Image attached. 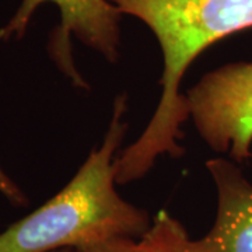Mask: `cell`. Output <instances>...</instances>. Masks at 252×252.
<instances>
[{
  "label": "cell",
  "mask_w": 252,
  "mask_h": 252,
  "mask_svg": "<svg viewBox=\"0 0 252 252\" xmlns=\"http://www.w3.org/2000/svg\"><path fill=\"white\" fill-rule=\"evenodd\" d=\"M52 252H73L72 248H63V250H58V251H52Z\"/></svg>",
  "instance_id": "7"
},
{
  "label": "cell",
  "mask_w": 252,
  "mask_h": 252,
  "mask_svg": "<svg viewBox=\"0 0 252 252\" xmlns=\"http://www.w3.org/2000/svg\"><path fill=\"white\" fill-rule=\"evenodd\" d=\"M0 193L14 206H26L28 203L26 193L18 188L17 184L11 180L6 172L1 170V167H0Z\"/></svg>",
  "instance_id": "6"
},
{
  "label": "cell",
  "mask_w": 252,
  "mask_h": 252,
  "mask_svg": "<svg viewBox=\"0 0 252 252\" xmlns=\"http://www.w3.org/2000/svg\"><path fill=\"white\" fill-rule=\"evenodd\" d=\"M125 112L126 97L121 95L104 143L59 193L0 233V252L79 250L117 238H142L149 231L147 212L127 203L115 189L114 154L126 133Z\"/></svg>",
  "instance_id": "1"
},
{
  "label": "cell",
  "mask_w": 252,
  "mask_h": 252,
  "mask_svg": "<svg viewBox=\"0 0 252 252\" xmlns=\"http://www.w3.org/2000/svg\"><path fill=\"white\" fill-rule=\"evenodd\" d=\"M76 252H193V248L182 224L162 210L139 243L117 238Z\"/></svg>",
  "instance_id": "5"
},
{
  "label": "cell",
  "mask_w": 252,
  "mask_h": 252,
  "mask_svg": "<svg viewBox=\"0 0 252 252\" xmlns=\"http://www.w3.org/2000/svg\"><path fill=\"white\" fill-rule=\"evenodd\" d=\"M44 3H54L61 11V23L48 45L49 55L74 86L84 87L86 83L74 67L70 36L98 51L109 62H115L122 13L109 0H23L14 16L0 30V39L23 38L34 13Z\"/></svg>",
  "instance_id": "3"
},
{
  "label": "cell",
  "mask_w": 252,
  "mask_h": 252,
  "mask_svg": "<svg viewBox=\"0 0 252 252\" xmlns=\"http://www.w3.org/2000/svg\"><path fill=\"white\" fill-rule=\"evenodd\" d=\"M206 167L216 184L217 215L210 231L192 241L193 252H252V184L223 158Z\"/></svg>",
  "instance_id": "4"
},
{
  "label": "cell",
  "mask_w": 252,
  "mask_h": 252,
  "mask_svg": "<svg viewBox=\"0 0 252 252\" xmlns=\"http://www.w3.org/2000/svg\"><path fill=\"white\" fill-rule=\"evenodd\" d=\"M189 117L213 150L235 161L251 157L252 62L224 64L188 91Z\"/></svg>",
  "instance_id": "2"
}]
</instances>
